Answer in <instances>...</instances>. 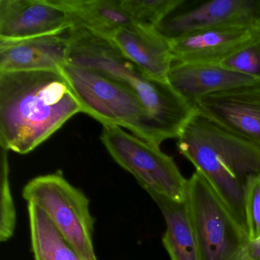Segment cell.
Segmentation results:
<instances>
[{"label": "cell", "mask_w": 260, "mask_h": 260, "mask_svg": "<svg viewBox=\"0 0 260 260\" xmlns=\"http://www.w3.org/2000/svg\"><path fill=\"white\" fill-rule=\"evenodd\" d=\"M83 112L60 71L0 72V145L32 151L70 118Z\"/></svg>", "instance_id": "cell-1"}, {"label": "cell", "mask_w": 260, "mask_h": 260, "mask_svg": "<svg viewBox=\"0 0 260 260\" xmlns=\"http://www.w3.org/2000/svg\"><path fill=\"white\" fill-rule=\"evenodd\" d=\"M177 140L179 153L194 166L246 234L245 187L249 178L260 176V145L198 112Z\"/></svg>", "instance_id": "cell-2"}, {"label": "cell", "mask_w": 260, "mask_h": 260, "mask_svg": "<svg viewBox=\"0 0 260 260\" xmlns=\"http://www.w3.org/2000/svg\"><path fill=\"white\" fill-rule=\"evenodd\" d=\"M67 63L93 70L132 91L167 134L178 138L197 110L168 81L152 78L110 39L81 26L70 30Z\"/></svg>", "instance_id": "cell-3"}, {"label": "cell", "mask_w": 260, "mask_h": 260, "mask_svg": "<svg viewBox=\"0 0 260 260\" xmlns=\"http://www.w3.org/2000/svg\"><path fill=\"white\" fill-rule=\"evenodd\" d=\"M59 71L71 85L83 113L103 125L125 127L156 147L169 139L147 108L127 88L89 68L66 63Z\"/></svg>", "instance_id": "cell-4"}, {"label": "cell", "mask_w": 260, "mask_h": 260, "mask_svg": "<svg viewBox=\"0 0 260 260\" xmlns=\"http://www.w3.org/2000/svg\"><path fill=\"white\" fill-rule=\"evenodd\" d=\"M100 139L114 160L133 175L146 191L185 202L188 179L160 147L112 124H103Z\"/></svg>", "instance_id": "cell-5"}, {"label": "cell", "mask_w": 260, "mask_h": 260, "mask_svg": "<svg viewBox=\"0 0 260 260\" xmlns=\"http://www.w3.org/2000/svg\"><path fill=\"white\" fill-rule=\"evenodd\" d=\"M22 196L43 210L85 259L98 260L92 241L94 219L89 211V200L61 173L31 179L24 187Z\"/></svg>", "instance_id": "cell-6"}, {"label": "cell", "mask_w": 260, "mask_h": 260, "mask_svg": "<svg viewBox=\"0 0 260 260\" xmlns=\"http://www.w3.org/2000/svg\"><path fill=\"white\" fill-rule=\"evenodd\" d=\"M185 202L202 260H246L247 235L198 172L188 179Z\"/></svg>", "instance_id": "cell-7"}, {"label": "cell", "mask_w": 260, "mask_h": 260, "mask_svg": "<svg viewBox=\"0 0 260 260\" xmlns=\"http://www.w3.org/2000/svg\"><path fill=\"white\" fill-rule=\"evenodd\" d=\"M260 25V0H179L156 26L172 41L219 27Z\"/></svg>", "instance_id": "cell-8"}, {"label": "cell", "mask_w": 260, "mask_h": 260, "mask_svg": "<svg viewBox=\"0 0 260 260\" xmlns=\"http://www.w3.org/2000/svg\"><path fill=\"white\" fill-rule=\"evenodd\" d=\"M74 27L60 0H0V41L64 32Z\"/></svg>", "instance_id": "cell-9"}, {"label": "cell", "mask_w": 260, "mask_h": 260, "mask_svg": "<svg viewBox=\"0 0 260 260\" xmlns=\"http://www.w3.org/2000/svg\"><path fill=\"white\" fill-rule=\"evenodd\" d=\"M260 39V25L196 31L170 41L173 63H221Z\"/></svg>", "instance_id": "cell-10"}, {"label": "cell", "mask_w": 260, "mask_h": 260, "mask_svg": "<svg viewBox=\"0 0 260 260\" xmlns=\"http://www.w3.org/2000/svg\"><path fill=\"white\" fill-rule=\"evenodd\" d=\"M198 113L260 145V85L210 95L196 104Z\"/></svg>", "instance_id": "cell-11"}, {"label": "cell", "mask_w": 260, "mask_h": 260, "mask_svg": "<svg viewBox=\"0 0 260 260\" xmlns=\"http://www.w3.org/2000/svg\"><path fill=\"white\" fill-rule=\"evenodd\" d=\"M173 89L196 106L210 95L245 86L260 85L259 80L220 63H173L167 78Z\"/></svg>", "instance_id": "cell-12"}, {"label": "cell", "mask_w": 260, "mask_h": 260, "mask_svg": "<svg viewBox=\"0 0 260 260\" xmlns=\"http://www.w3.org/2000/svg\"><path fill=\"white\" fill-rule=\"evenodd\" d=\"M70 30L23 40L0 41V72L59 71L67 63Z\"/></svg>", "instance_id": "cell-13"}, {"label": "cell", "mask_w": 260, "mask_h": 260, "mask_svg": "<svg viewBox=\"0 0 260 260\" xmlns=\"http://www.w3.org/2000/svg\"><path fill=\"white\" fill-rule=\"evenodd\" d=\"M111 40L147 75L160 81H168L173 63L171 45L156 28L134 25L121 28Z\"/></svg>", "instance_id": "cell-14"}, {"label": "cell", "mask_w": 260, "mask_h": 260, "mask_svg": "<svg viewBox=\"0 0 260 260\" xmlns=\"http://www.w3.org/2000/svg\"><path fill=\"white\" fill-rule=\"evenodd\" d=\"M160 209L167 230L162 243L171 260H202L186 202H179L147 191Z\"/></svg>", "instance_id": "cell-15"}, {"label": "cell", "mask_w": 260, "mask_h": 260, "mask_svg": "<svg viewBox=\"0 0 260 260\" xmlns=\"http://www.w3.org/2000/svg\"><path fill=\"white\" fill-rule=\"evenodd\" d=\"M72 15L74 27L81 26L112 39L121 28L136 25L121 7V0H60Z\"/></svg>", "instance_id": "cell-16"}, {"label": "cell", "mask_w": 260, "mask_h": 260, "mask_svg": "<svg viewBox=\"0 0 260 260\" xmlns=\"http://www.w3.org/2000/svg\"><path fill=\"white\" fill-rule=\"evenodd\" d=\"M31 246L36 260H86L42 208L28 202Z\"/></svg>", "instance_id": "cell-17"}, {"label": "cell", "mask_w": 260, "mask_h": 260, "mask_svg": "<svg viewBox=\"0 0 260 260\" xmlns=\"http://www.w3.org/2000/svg\"><path fill=\"white\" fill-rule=\"evenodd\" d=\"M179 0H121L124 11L135 25L147 28L156 25L177 5Z\"/></svg>", "instance_id": "cell-18"}, {"label": "cell", "mask_w": 260, "mask_h": 260, "mask_svg": "<svg viewBox=\"0 0 260 260\" xmlns=\"http://www.w3.org/2000/svg\"><path fill=\"white\" fill-rule=\"evenodd\" d=\"M8 150L1 147L0 178V240L6 242L13 234L16 224V211L10 183Z\"/></svg>", "instance_id": "cell-19"}, {"label": "cell", "mask_w": 260, "mask_h": 260, "mask_svg": "<svg viewBox=\"0 0 260 260\" xmlns=\"http://www.w3.org/2000/svg\"><path fill=\"white\" fill-rule=\"evenodd\" d=\"M245 216L249 241L260 238V176L248 179L245 187Z\"/></svg>", "instance_id": "cell-20"}, {"label": "cell", "mask_w": 260, "mask_h": 260, "mask_svg": "<svg viewBox=\"0 0 260 260\" xmlns=\"http://www.w3.org/2000/svg\"><path fill=\"white\" fill-rule=\"evenodd\" d=\"M220 64L260 81V39Z\"/></svg>", "instance_id": "cell-21"}, {"label": "cell", "mask_w": 260, "mask_h": 260, "mask_svg": "<svg viewBox=\"0 0 260 260\" xmlns=\"http://www.w3.org/2000/svg\"><path fill=\"white\" fill-rule=\"evenodd\" d=\"M243 253L246 260H260V238L248 242Z\"/></svg>", "instance_id": "cell-22"}]
</instances>
